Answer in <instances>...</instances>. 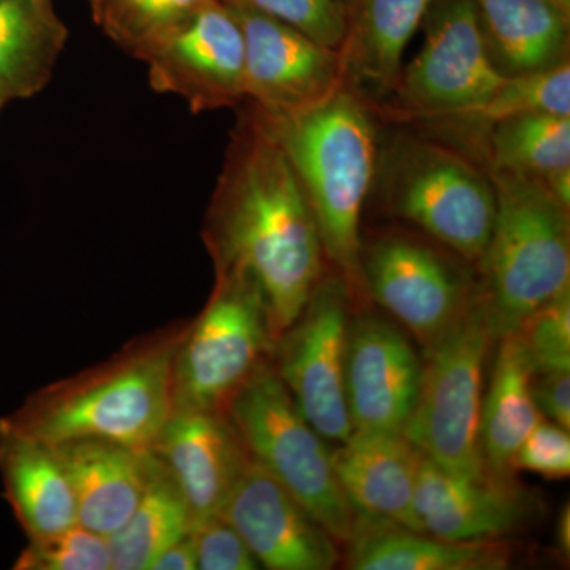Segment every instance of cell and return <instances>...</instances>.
<instances>
[{
	"instance_id": "cell-1",
	"label": "cell",
	"mask_w": 570,
	"mask_h": 570,
	"mask_svg": "<svg viewBox=\"0 0 570 570\" xmlns=\"http://www.w3.org/2000/svg\"><path fill=\"white\" fill-rule=\"evenodd\" d=\"M239 108L204 239L216 273L257 285L277 343L330 266L291 160L253 105Z\"/></svg>"
},
{
	"instance_id": "cell-2",
	"label": "cell",
	"mask_w": 570,
	"mask_h": 570,
	"mask_svg": "<svg viewBox=\"0 0 570 570\" xmlns=\"http://www.w3.org/2000/svg\"><path fill=\"white\" fill-rule=\"evenodd\" d=\"M258 115L298 176L330 268L347 281L356 305H362V217L373 193L381 142L373 104L343 85L294 115Z\"/></svg>"
},
{
	"instance_id": "cell-3",
	"label": "cell",
	"mask_w": 570,
	"mask_h": 570,
	"mask_svg": "<svg viewBox=\"0 0 570 570\" xmlns=\"http://www.w3.org/2000/svg\"><path fill=\"white\" fill-rule=\"evenodd\" d=\"M184 328L145 337L108 362L39 390L0 426L47 445L97 439L151 452L174 412V362Z\"/></svg>"
},
{
	"instance_id": "cell-4",
	"label": "cell",
	"mask_w": 570,
	"mask_h": 570,
	"mask_svg": "<svg viewBox=\"0 0 570 570\" xmlns=\"http://www.w3.org/2000/svg\"><path fill=\"white\" fill-rule=\"evenodd\" d=\"M497 214L474 265V295L497 340L513 335L540 306L570 288L569 208L538 176L487 170Z\"/></svg>"
},
{
	"instance_id": "cell-5",
	"label": "cell",
	"mask_w": 570,
	"mask_h": 570,
	"mask_svg": "<svg viewBox=\"0 0 570 570\" xmlns=\"http://www.w3.org/2000/svg\"><path fill=\"white\" fill-rule=\"evenodd\" d=\"M373 194L385 212L478 264L493 230L497 194L487 168L466 153L420 134L381 138Z\"/></svg>"
},
{
	"instance_id": "cell-6",
	"label": "cell",
	"mask_w": 570,
	"mask_h": 570,
	"mask_svg": "<svg viewBox=\"0 0 570 570\" xmlns=\"http://www.w3.org/2000/svg\"><path fill=\"white\" fill-rule=\"evenodd\" d=\"M272 362L262 366L232 397L225 414L249 455L336 542L347 546L358 515L341 489L332 450L295 406Z\"/></svg>"
},
{
	"instance_id": "cell-7",
	"label": "cell",
	"mask_w": 570,
	"mask_h": 570,
	"mask_svg": "<svg viewBox=\"0 0 570 570\" xmlns=\"http://www.w3.org/2000/svg\"><path fill=\"white\" fill-rule=\"evenodd\" d=\"M276 340L257 285L216 273L205 309L184 328L174 362V411H223L272 362Z\"/></svg>"
},
{
	"instance_id": "cell-8",
	"label": "cell",
	"mask_w": 570,
	"mask_h": 570,
	"mask_svg": "<svg viewBox=\"0 0 570 570\" xmlns=\"http://www.w3.org/2000/svg\"><path fill=\"white\" fill-rule=\"evenodd\" d=\"M497 341L474 295L466 314L425 351L417 404L403 436L448 471L487 472L479 422L487 360Z\"/></svg>"
},
{
	"instance_id": "cell-9",
	"label": "cell",
	"mask_w": 570,
	"mask_h": 570,
	"mask_svg": "<svg viewBox=\"0 0 570 570\" xmlns=\"http://www.w3.org/2000/svg\"><path fill=\"white\" fill-rule=\"evenodd\" d=\"M422 29V48L401 69L384 115L422 124L453 118L480 107L504 81L487 50L475 0H434Z\"/></svg>"
},
{
	"instance_id": "cell-10",
	"label": "cell",
	"mask_w": 570,
	"mask_h": 570,
	"mask_svg": "<svg viewBox=\"0 0 570 570\" xmlns=\"http://www.w3.org/2000/svg\"><path fill=\"white\" fill-rule=\"evenodd\" d=\"M360 281L366 298L387 311L425 351L474 299V266L434 239L401 232L362 242Z\"/></svg>"
},
{
	"instance_id": "cell-11",
	"label": "cell",
	"mask_w": 570,
	"mask_h": 570,
	"mask_svg": "<svg viewBox=\"0 0 570 570\" xmlns=\"http://www.w3.org/2000/svg\"><path fill=\"white\" fill-rule=\"evenodd\" d=\"M355 305L347 281L326 269L273 354L277 376L303 417L322 438L337 444L354 433L344 392V354Z\"/></svg>"
},
{
	"instance_id": "cell-12",
	"label": "cell",
	"mask_w": 570,
	"mask_h": 570,
	"mask_svg": "<svg viewBox=\"0 0 570 570\" xmlns=\"http://www.w3.org/2000/svg\"><path fill=\"white\" fill-rule=\"evenodd\" d=\"M154 91L204 112L246 104L245 39L234 11L213 0L145 59Z\"/></svg>"
},
{
	"instance_id": "cell-13",
	"label": "cell",
	"mask_w": 570,
	"mask_h": 570,
	"mask_svg": "<svg viewBox=\"0 0 570 570\" xmlns=\"http://www.w3.org/2000/svg\"><path fill=\"white\" fill-rule=\"evenodd\" d=\"M227 6L245 39L246 104L255 110L265 116L294 115L344 85L343 62L335 48L257 11Z\"/></svg>"
},
{
	"instance_id": "cell-14",
	"label": "cell",
	"mask_w": 570,
	"mask_h": 570,
	"mask_svg": "<svg viewBox=\"0 0 570 570\" xmlns=\"http://www.w3.org/2000/svg\"><path fill=\"white\" fill-rule=\"evenodd\" d=\"M423 363L409 337L373 314L351 317L344 392L354 431L403 434L417 404Z\"/></svg>"
},
{
	"instance_id": "cell-15",
	"label": "cell",
	"mask_w": 570,
	"mask_h": 570,
	"mask_svg": "<svg viewBox=\"0 0 570 570\" xmlns=\"http://www.w3.org/2000/svg\"><path fill=\"white\" fill-rule=\"evenodd\" d=\"M269 570H330L340 562L336 540L275 478L249 456L220 509Z\"/></svg>"
},
{
	"instance_id": "cell-16",
	"label": "cell",
	"mask_w": 570,
	"mask_h": 570,
	"mask_svg": "<svg viewBox=\"0 0 570 570\" xmlns=\"http://www.w3.org/2000/svg\"><path fill=\"white\" fill-rule=\"evenodd\" d=\"M532 499L513 475L459 474L420 456L415 513L423 532L453 542L501 540L527 523Z\"/></svg>"
},
{
	"instance_id": "cell-17",
	"label": "cell",
	"mask_w": 570,
	"mask_h": 570,
	"mask_svg": "<svg viewBox=\"0 0 570 570\" xmlns=\"http://www.w3.org/2000/svg\"><path fill=\"white\" fill-rule=\"evenodd\" d=\"M195 521L217 515L249 460V452L223 411L171 412L151 450Z\"/></svg>"
},
{
	"instance_id": "cell-18",
	"label": "cell",
	"mask_w": 570,
	"mask_h": 570,
	"mask_svg": "<svg viewBox=\"0 0 570 570\" xmlns=\"http://www.w3.org/2000/svg\"><path fill=\"white\" fill-rule=\"evenodd\" d=\"M69 478L78 524L110 538L145 497L157 468L153 452L78 439L50 445Z\"/></svg>"
},
{
	"instance_id": "cell-19",
	"label": "cell",
	"mask_w": 570,
	"mask_h": 570,
	"mask_svg": "<svg viewBox=\"0 0 570 570\" xmlns=\"http://www.w3.org/2000/svg\"><path fill=\"white\" fill-rule=\"evenodd\" d=\"M422 452L403 434L354 431L332 450L341 489L356 515L422 531L415 513Z\"/></svg>"
},
{
	"instance_id": "cell-20",
	"label": "cell",
	"mask_w": 570,
	"mask_h": 570,
	"mask_svg": "<svg viewBox=\"0 0 570 570\" xmlns=\"http://www.w3.org/2000/svg\"><path fill=\"white\" fill-rule=\"evenodd\" d=\"M434 0H355L337 48L344 85L373 107L384 102L400 78L409 41L422 28Z\"/></svg>"
},
{
	"instance_id": "cell-21",
	"label": "cell",
	"mask_w": 570,
	"mask_h": 570,
	"mask_svg": "<svg viewBox=\"0 0 570 570\" xmlns=\"http://www.w3.org/2000/svg\"><path fill=\"white\" fill-rule=\"evenodd\" d=\"M347 549L348 568L355 570H501L512 561L502 540L453 542L362 515Z\"/></svg>"
},
{
	"instance_id": "cell-22",
	"label": "cell",
	"mask_w": 570,
	"mask_h": 570,
	"mask_svg": "<svg viewBox=\"0 0 570 570\" xmlns=\"http://www.w3.org/2000/svg\"><path fill=\"white\" fill-rule=\"evenodd\" d=\"M0 474L7 501L29 540L77 527V504L55 449L0 426Z\"/></svg>"
},
{
	"instance_id": "cell-23",
	"label": "cell",
	"mask_w": 570,
	"mask_h": 570,
	"mask_svg": "<svg viewBox=\"0 0 570 570\" xmlns=\"http://www.w3.org/2000/svg\"><path fill=\"white\" fill-rule=\"evenodd\" d=\"M491 62L502 77L569 61L570 10L551 0H475Z\"/></svg>"
},
{
	"instance_id": "cell-24",
	"label": "cell",
	"mask_w": 570,
	"mask_h": 570,
	"mask_svg": "<svg viewBox=\"0 0 570 570\" xmlns=\"http://www.w3.org/2000/svg\"><path fill=\"white\" fill-rule=\"evenodd\" d=\"M531 379L519 337H499L479 422L480 453L491 474L513 475L520 445L542 420L532 400Z\"/></svg>"
},
{
	"instance_id": "cell-25",
	"label": "cell",
	"mask_w": 570,
	"mask_h": 570,
	"mask_svg": "<svg viewBox=\"0 0 570 570\" xmlns=\"http://www.w3.org/2000/svg\"><path fill=\"white\" fill-rule=\"evenodd\" d=\"M67 40L52 0H0V102L43 91Z\"/></svg>"
},
{
	"instance_id": "cell-26",
	"label": "cell",
	"mask_w": 570,
	"mask_h": 570,
	"mask_svg": "<svg viewBox=\"0 0 570 570\" xmlns=\"http://www.w3.org/2000/svg\"><path fill=\"white\" fill-rule=\"evenodd\" d=\"M532 112L570 116L569 61L551 69L504 78L497 91L474 110L426 124L444 134L452 130L456 140L464 141L459 149L482 164L483 142L491 127Z\"/></svg>"
},
{
	"instance_id": "cell-27",
	"label": "cell",
	"mask_w": 570,
	"mask_h": 570,
	"mask_svg": "<svg viewBox=\"0 0 570 570\" xmlns=\"http://www.w3.org/2000/svg\"><path fill=\"white\" fill-rule=\"evenodd\" d=\"M193 521L186 499L157 459L145 497L129 520L107 538L111 570H151L164 550L189 535Z\"/></svg>"
},
{
	"instance_id": "cell-28",
	"label": "cell",
	"mask_w": 570,
	"mask_h": 570,
	"mask_svg": "<svg viewBox=\"0 0 570 570\" xmlns=\"http://www.w3.org/2000/svg\"><path fill=\"white\" fill-rule=\"evenodd\" d=\"M487 170L547 176L570 168V116L532 112L491 127L483 142Z\"/></svg>"
},
{
	"instance_id": "cell-29",
	"label": "cell",
	"mask_w": 570,
	"mask_h": 570,
	"mask_svg": "<svg viewBox=\"0 0 570 570\" xmlns=\"http://www.w3.org/2000/svg\"><path fill=\"white\" fill-rule=\"evenodd\" d=\"M213 0H89L94 21L132 58L145 61Z\"/></svg>"
},
{
	"instance_id": "cell-30",
	"label": "cell",
	"mask_w": 570,
	"mask_h": 570,
	"mask_svg": "<svg viewBox=\"0 0 570 570\" xmlns=\"http://www.w3.org/2000/svg\"><path fill=\"white\" fill-rule=\"evenodd\" d=\"M513 335L532 374L570 371V288L534 311Z\"/></svg>"
},
{
	"instance_id": "cell-31",
	"label": "cell",
	"mask_w": 570,
	"mask_h": 570,
	"mask_svg": "<svg viewBox=\"0 0 570 570\" xmlns=\"http://www.w3.org/2000/svg\"><path fill=\"white\" fill-rule=\"evenodd\" d=\"M13 569L17 570H111L108 539L77 527L48 539L29 540Z\"/></svg>"
},
{
	"instance_id": "cell-32",
	"label": "cell",
	"mask_w": 570,
	"mask_h": 570,
	"mask_svg": "<svg viewBox=\"0 0 570 570\" xmlns=\"http://www.w3.org/2000/svg\"><path fill=\"white\" fill-rule=\"evenodd\" d=\"M283 22L311 39L337 48L347 29V7L341 0H224Z\"/></svg>"
},
{
	"instance_id": "cell-33",
	"label": "cell",
	"mask_w": 570,
	"mask_h": 570,
	"mask_svg": "<svg viewBox=\"0 0 570 570\" xmlns=\"http://www.w3.org/2000/svg\"><path fill=\"white\" fill-rule=\"evenodd\" d=\"M198 569L255 570L261 564L238 531L223 515L206 517L190 528Z\"/></svg>"
},
{
	"instance_id": "cell-34",
	"label": "cell",
	"mask_w": 570,
	"mask_h": 570,
	"mask_svg": "<svg viewBox=\"0 0 570 570\" xmlns=\"http://www.w3.org/2000/svg\"><path fill=\"white\" fill-rule=\"evenodd\" d=\"M513 469L534 472L547 479H564L570 474V438L569 430L540 420L530 436L520 445Z\"/></svg>"
},
{
	"instance_id": "cell-35",
	"label": "cell",
	"mask_w": 570,
	"mask_h": 570,
	"mask_svg": "<svg viewBox=\"0 0 570 570\" xmlns=\"http://www.w3.org/2000/svg\"><path fill=\"white\" fill-rule=\"evenodd\" d=\"M531 393L540 415L569 430L570 374L569 371L532 374Z\"/></svg>"
},
{
	"instance_id": "cell-36",
	"label": "cell",
	"mask_w": 570,
	"mask_h": 570,
	"mask_svg": "<svg viewBox=\"0 0 570 570\" xmlns=\"http://www.w3.org/2000/svg\"><path fill=\"white\" fill-rule=\"evenodd\" d=\"M197 553L189 535L178 540L154 560L151 570H197Z\"/></svg>"
},
{
	"instance_id": "cell-37",
	"label": "cell",
	"mask_w": 570,
	"mask_h": 570,
	"mask_svg": "<svg viewBox=\"0 0 570 570\" xmlns=\"http://www.w3.org/2000/svg\"><path fill=\"white\" fill-rule=\"evenodd\" d=\"M558 543L562 553H569L570 550V515L569 509L562 510L560 523H558Z\"/></svg>"
},
{
	"instance_id": "cell-38",
	"label": "cell",
	"mask_w": 570,
	"mask_h": 570,
	"mask_svg": "<svg viewBox=\"0 0 570 570\" xmlns=\"http://www.w3.org/2000/svg\"><path fill=\"white\" fill-rule=\"evenodd\" d=\"M551 2L558 3V6L564 7L570 10V0H551Z\"/></svg>"
},
{
	"instance_id": "cell-39",
	"label": "cell",
	"mask_w": 570,
	"mask_h": 570,
	"mask_svg": "<svg viewBox=\"0 0 570 570\" xmlns=\"http://www.w3.org/2000/svg\"><path fill=\"white\" fill-rule=\"evenodd\" d=\"M341 2H343V3H344V6H346V7H347V9H348V7H351V6H352V3H354V2H355V0H341Z\"/></svg>"
},
{
	"instance_id": "cell-40",
	"label": "cell",
	"mask_w": 570,
	"mask_h": 570,
	"mask_svg": "<svg viewBox=\"0 0 570 570\" xmlns=\"http://www.w3.org/2000/svg\"><path fill=\"white\" fill-rule=\"evenodd\" d=\"M6 107L2 102H0V111H2V108Z\"/></svg>"
}]
</instances>
